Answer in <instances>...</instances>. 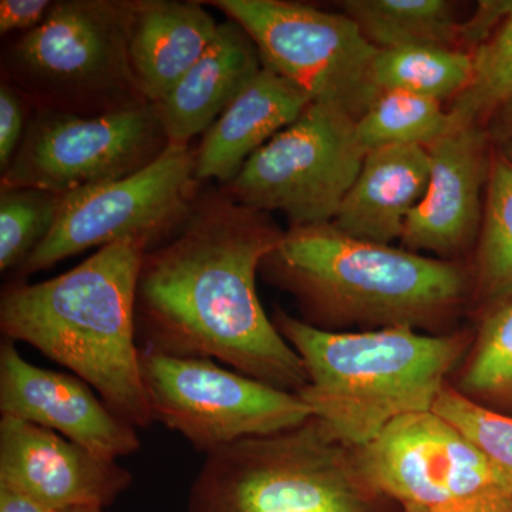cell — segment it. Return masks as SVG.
<instances>
[{
  "mask_svg": "<svg viewBox=\"0 0 512 512\" xmlns=\"http://www.w3.org/2000/svg\"><path fill=\"white\" fill-rule=\"evenodd\" d=\"M485 130L493 153L512 163V96L487 121Z\"/></svg>",
  "mask_w": 512,
  "mask_h": 512,
  "instance_id": "30",
  "label": "cell"
},
{
  "mask_svg": "<svg viewBox=\"0 0 512 512\" xmlns=\"http://www.w3.org/2000/svg\"><path fill=\"white\" fill-rule=\"evenodd\" d=\"M312 104L311 99L281 74L262 67L220 119L204 134L197 148L198 180L227 185L245 163L272 137Z\"/></svg>",
  "mask_w": 512,
  "mask_h": 512,
  "instance_id": "17",
  "label": "cell"
},
{
  "mask_svg": "<svg viewBox=\"0 0 512 512\" xmlns=\"http://www.w3.org/2000/svg\"><path fill=\"white\" fill-rule=\"evenodd\" d=\"M141 376L154 421L205 454L239 440L295 429L313 417L299 393L225 369L211 359L143 349Z\"/></svg>",
  "mask_w": 512,
  "mask_h": 512,
  "instance_id": "10",
  "label": "cell"
},
{
  "mask_svg": "<svg viewBox=\"0 0 512 512\" xmlns=\"http://www.w3.org/2000/svg\"><path fill=\"white\" fill-rule=\"evenodd\" d=\"M60 512H103V510H100V508H72V510Z\"/></svg>",
  "mask_w": 512,
  "mask_h": 512,
  "instance_id": "32",
  "label": "cell"
},
{
  "mask_svg": "<svg viewBox=\"0 0 512 512\" xmlns=\"http://www.w3.org/2000/svg\"><path fill=\"white\" fill-rule=\"evenodd\" d=\"M427 151L429 184L407 218L402 242L417 254H458L480 235L493 158L490 138L485 127H460Z\"/></svg>",
  "mask_w": 512,
  "mask_h": 512,
  "instance_id": "15",
  "label": "cell"
},
{
  "mask_svg": "<svg viewBox=\"0 0 512 512\" xmlns=\"http://www.w3.org/2000/svg\"><path fill=\"white\" fill-rule=\"evenodd\" d=\"M365 491L355 450L312 417L207 454L188 512H363Z\"/></svg>",
  "mask_w": 512,
  "mask_h": 512,
  "instance_id": "6",
  "label": "cell"
},
{
  "mask_svg": "<svg viewBox=\"0 0 512 512\" xmlns=\"http://www.w3.org/2000/svg\"><path fill=\"white\" fill-rule=\"evenodd\" d=\"M218 23L202 3L136 0L130 62L138 89L163 103L217 35Z\"/></svg>",
  "mask_w": 512,
  "mask_h": 512,
  "instance_id": "19",
  "label": "cell"
},
{
  "mask_svg": "<svg viewBox=\"0 0 512 512\" xmlns=\"http://www.w3.org/2000/svg\"><path fill=\"white\" fill-rule=\"evenodd\" d=\"M272 322L305 367L308 384L299 396L333 439L355 450L393 421L433 412L467 346L464 335H424L406 326L320 329L281 309Z\"/></svg>",
  "mask_w": 512,
  "mask_h": 512,
  "instance_id": "4",
  "label": "cell"
},
{
  "mask_svg": "<svg viewBox=\"0 0 512 512\" xmlns=\"http://www.w3.org/2000/svg\"><path fill=\"white\" fill-rule=\"evenodd\" d=\"M441 101L404 92H382L356 121V134L366 153L390 146L429 147L457 130Z\"/></svg>",
  "mask_w": 512,
  "mask_h": 512,
  "instance_id": "22",
  "label": "cell"
},
{
  "mask_svg": "<svg viewBox=\"0 0 512 512\" xmlns=\"http://www.w3.org/2000/svg\"><path fill=\"white\" fill-rule=\"evenodd\" d=\"M430 156L423 146L367 151L355 183L340 205L333 227L349 237L390 245L429 184Z\"/></svg>",
  "mask_w": 512,
  "mask_h": 512,
  "instance_id": "18",
  "label": "cell"
},
{
  "mask_svg": "<svg viewBox=\"0 0 512 512\" xmlns=\"http://www.w3.org/2000/svg\"><path fill=\"white\" fill-rule=\"evenodd\" d=\"M136 0H59L6 53L8 83L36 109L100 116L148 104L130 62ZM151 104V103H150Z\"/></svg>",
  "mask_w": 512,
  "mask_h": 512,
  "instance_id": "5",
  "label": "cell"
},
{
  "mask_svg": "<svg viewBox=\"0 0 512 512\" xmlns=\"http://www.w3.org/2000/svg\"><path fill=\"white\" fill-rule=\"evenodd\" d=\"M53 2L50 0H2L0 2V33H28L42 25L49 15Z\"/></svg>",
  "mask_w": 512,
  "mask_h": 512,
  "instance_id": "29",
  "label": "cell"
},
{
  "mask_svg": "<svg viewBox=\"0 0 512 512\" xmlns=\"http://www.w3.org/2000/svg\"><path fill=\"white\" fill-rule=\"evenodd\" d=\"M259 271L298 299L303 322L326 330L430 326L467 291L460 265L349 237L332 222L289 227Z\"/></svg>",
  "mask_w": 512,
  "mask_h": 512,
  "instance_id": "3",
  "label": "cell"
},
{
  "mask_svg": "<svg viewBox=\"0 0 512 512\" xmlns=\"http://www.w3.org/2000/svg\"><path fill=\"white\" fill-rule=\"evenodd\" d=\"M0 512H49L29 498L9 488L0 487Z\"/></svg>",
  "mask_w": 512,
  "mask_h": 512,
  "instance_id": "31",
  "label": "cell"
},
{
  "mask_svg": "<svg viewBox=\"0 0 512 512\" xmlns=\"http://www.w3.org/2000/svg\"><path fill=\"white\" fill-rule=\"evenodd\" d=\"M478 285L485 298H512V163L493 153L484 197L477 258Z\"/></svg>",
  "mask_w": 512,
  "mask_h": 512,
  "instance_id": "23",
  "label": "cell"
},
{
  "mask_svg": "<svg viewBox=\"0 0 512 512\" xmlns=\"http://www.w3.org/2000/svg\"><path fill=\"white\" fill-rule=\"evenodd\" d=\"M433 412L453 424L494 463L512 474V419L444 387Z\"/></svg>",
  "mask_w": 512,
  "mask_h": 512,
  "instance_id": "27",
  "label": "cell"
},
{
  "mask_svg": "<svg viewBox=\"0 0 512 512\" xmlns=\"http://www.w3.org/2000/svg\"><path fill=\"white\" fill-rule=\"evenodd\" d=\"M197 150L170 144L143 170L64 195L55 227L18 269L20 282L87 249L154 245L178 232L201 194Z\"/></svg>",
  "mask_w": 512,
  "mask_h": 512,
  "instance_id": "8",
  "label": "cell"
},
{
  "mask_svg": "<svg viewBox=\"0 0 512 512\" xmlns=\"http://www.w3.org/2000/svg\"><path fill=\"white\" fill-rule=\"evenodd\" d=\"M264 67L252 37L234 20L218 26L217 35L198 62L163 103L156 104L170 144H190L247 89Z\"/></svg>",
  "mask_w": 512,
  "mask_h": 512,
  "instance_id": "16",
  "label": "cell"
},
{
  "mask_svg": "<svg viewBox=\"0 0 512 512\" xmlns=\"http://www.w3.org/2000/svg\"><path fill=\"white\" fill-rule=\"evenodd\" d=\"M340 8L376 49H463V23L447 0H345Z\"/></svg>",
  "mask_w": 512,
  "mask_h": 512,
  "instance_id": "20",
  "label": "cell"
},
{
  "mask_svg": "<svg viewBox=\"0 0 512 512\" xmlns=\"http://www.w3.org/2000/svg\"><path fill=\"white\" fill-rule=\"evenodd\" d=\"M473 76L448 110L457 127H485L512 96V0H504L503 15L483 43L471 52Z\"/></svg>",
  "mask_w": 512,
  "mask_h": 512,
  "instance_id": "24",
  "label": "cell"
},
{
  "mask_svg": "<svg viewBox=\"0 0 512 512\" xmlns=\"http://www.w3.org/2000/svg\"><path fill=\"white\" fill-rule=\"evenodd\" d=\"M0 412L56 431L104 460L117 461L141 447L136 429L92 386L77 376L32 365L10 339L0 346Z\"/></svg>",
  "mask_w": 512,
  "mask_h": 512,
  "instance_id": "14",
  "label": "cell"
},
{
  "mask_svg": "<svg viewBox=\"0 0 512 512\" xmlns=\"http://www.w3.org/2000/svg\"><path fill=\"white\" fill-rule=\"evenodd\" d=\"M366 150L348 114L312 103L249 158L222 190L251 210L293 225L329 224L355 183Z\"/></svg>",
  "mask_w": 512,
  "mask_h": 512,
  "instance_id": "11",
  "label": "cell"
},
{
  "mask_svg": "<svg viewBox=\"0 0 512 512\" xmlns=\"http://www.w3.org/2000/svg\"><path fill=\"white\" fill-rule=\"evenodd\" d=\"M64 195L37 188L0 192V271L20 268L55 227Z\"/></svg>",
  "mask_w": 512,
  "mask_h": 512,
  "instance_id": "25",
  "label": "cell"
},
{
  "mask_svg": "<svg viewBox=\"0 0 512 512\" xmlns=\"http://www.w3.org/2000/svg\"><path fill=\"white\" fill-rule=\"evenodd\" d=\"M458 392L471 400L512 403V298L484 319Z\"/></svg>",
  "mask_w": 512,
  "mask_h": 512,
  "instance_id": "26",
  "label": "cell"
},
{
  "mask_svg": "<svg viewBox=\"0 0 512 512\" xmlns=\"http://www.w3.org/2000/svg\"><path fill=\"white\" fill-rule=\"evenodd\" d=\"M355 458L370 491L407 512H512V474L434 412L393 421Z\"/></svg>",
  "mask_w": 512,
  "mask_h": 512,
  "instance_id": "7",
  "label": "cell"
},
{
  "mask_svg": "<svg viewBox=\"0 0 512 512\" xmlns=\"http://www.w3.org/2000/svg\"><path fill=\"white\" fill-rule=\"evenodd\" d=\"M473 76V56L463 49L412 46L377 50L373 79L380 92H404L453 101Z\"/></svg>",
  "mask_w": 512,
  "mask_h": 512,
  "instance_id": "21",
  "label": "cell"
},
{
  "mask_svg": "<svg viewBox=\"0 0 512 512\" xmlns=\"http://www.w3.org/2000/svg\"><path fill=\"white\" fill-rule=\"evenodd\" d=\"M133 476L56 431L28 421L0 419V487L49 512L109 507Z\"/></svg>",
  "mask_w": 512,
  "mask_h": 512,
  "instance_id": "13",
  "label": "cell"
},
{
  "mask_svg": "<svg viewBox=\"0 0 512 512\" xmlns=\"http://www.w3.org/2000/svg\"><path fill=\"white\" fill-rule=\"evenodd\" d=\"M168 146L156 104L100 116L36 109L2 188L67 195L137 173Z\"/></svg>",
  "mask_w": 512,
  "mask_h": 512,
  "instance_id": "12",
  "label": "cell"
},
{
  "mask_svg": "<svg viewBox=\"0 0 512 512\" xmlns=\"http://www.w3.org/2000/svg\"><path fill=\"white\" fill-rule=\"evenodd\" d=\"M26 104L28 100L15 86L3 82L0 86V168L3 173L12 164L25 136Z\"/></svg>",
  "mask_w": 512,
  "mask_h": 512,
  "instance_id": "28",
  "label": "cell"
},
{
  "mask_svg": "<svg viewBox=\"0 0 512 512\" xmlns=\"http://www.w3.org/2000/svg\"><path fill=\"white\" fill-rule=\"evenodd\" d=\"M282 235L266 212L224 190L201 191L177 235L144 256L136 303L144 350L220 360L259 382L301 392L308 384L301 357L256 292V274Z\"/></svg>",
  "mask_w": 512,
  "mask_h": 512,
  "instance_id": "1",
  "label": "cell"
},
{
  "mask_svg": "<svg viewBox=\"0 0 512 512\" xmlns=\"http://www.w3.org/2000/svg\"><path fill=\"white\" fill-rule=\"evenodd\" d=\"M148 248L120 241L70 271L3 289L0 329L28 343L96 390L134 429L154 423L141 376L136 303Z\"/></svg>",
  "mask_w": 512,
  "mask_h": 512,
  "instance_id": "2",
  "label": "cell"
},
{
  "mask_svg": "<svg viewBox=\"0 0 512 512\" xmlns=\"http://www.w3.org/2000/svg\"><path fill=\"white\" fill-rule=\"evenodd\" d=\"M258 47L264 66L311 99L359 120L380 96L377 50L345 13L285 0H214Z\"/></svg>",
  "mask_w": 512,
  "mask_h": 512,
  "instance_id": "9",
  "label": "cell"
}]
</instances>
